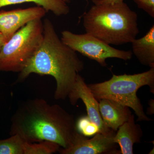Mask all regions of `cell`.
I'll list each match as a JSON object with an SVG mask.
<instances>
[{"label": "cell", "mask_w": 154, "mask_h": 154, "mask_svg": "<svg viewBox=\"0 0 154 154\" xmlns=\"http://www.w3.org/2000/svg\"><path fill=\"white\" fill-rule=\"evenodd\" d=\"M68 97L72 105H75L79 99L83 101L85 105L88 117L98 127L99 133L108 135L115 134V131L107 127L103 122L99 111L98 100L79 74L77 75L74 86Z\"/></svg>", "instance_id": "8"}, {"label": "cell", "mask_w": 154, "mask_h": 154, "mask_svg": "<svg viewBox=\"0 0 154 154\" xmlns=\"http://www.w3.org/2000/svg\"><path fill=\"white\" fill-rule=\"evenodd\" d=\"M133 54L142 64L154 67V25L141 38L131 42Z\"/></svg>", "instance_id": "12"}, {"label": "cell", "mask_w": 154, "mask_h": 154, "mask_svg": "<svg viewBox=\"0 0 154 154\" xmlns=\"http://www.w3.org/2000/svg\"><path fill=\"white\" fill-rule=\"evenodd\" d=\"M62 1L64 2L67 3L69 2L70 0H62ZM87 1H88V0H87Z\"/></svg>", "instance_id": "21"}, {"label": "cell", "mask_w": 154, "mask_h": 154, "mask_svg": "<svg viewBox=\"0 0 154 154\" xmlns=\"http://www.w3.org/2000/svg\"><path fill=\"white\" fill-rule=\"evenodd\" d=\"M27 2L35 3L46 12L51 11L58 17L67 15L70 12L69 6L62 0H0V8Z\"/></svg>", "instance_id": "13"}, {"label": "cell", "mask_w": 154, "mask_h": 154, "mask_svg": "<svg viewBox=\"0 0 154 154\" xmlns=\"http://www.w3.org/2000/svg\"><path fill=\"white\" fill-rule=\"evenodd\" d=\"M76 131L85 137L92 136L99 133L98 127L91 121L88 116L80 117L75 122Z\"/></svg>", "instance_id": "16"}, {"label": "cell", "mask_w": 154, "mask_h": 154, "mask_svg": "<svg viewBox=\"0 0 154 154\" xmlns=\"http://www.w3.org/2000/svg\"><path fill=\"white\" fill-rule=\"evenodd\" d=\"M87 85L97 100L110 99L132 108L137 116V121L152 120L144 113L137 93L143 86H148L151 92L154 94V67L134 75L113 74L108 81Z\"/></svg>", "instance_id": "4"}, {"label": "cell", "mask_w": 154, "mask_h": 154, "mask_svg": "<svg viewBox=\"0 0 154 154\" xmlns=\"http://www.w3.org/2000/svg\"><path fill=\"white\" fill-rule=\"evenodd\" d=\"M83 20L86 33L109 45L131 43L139 33L137 14L124 2L94 4Z\"/></svg>", "instance_id": "3"}, {"label": "cell", "mask_w": 154, "mask_h": 154, "mask_svg": "<svg viewBox=\"0 0 154 154\" xmlns=\"http://www.w3.org/2000/svg\"><path fill=\"white\" fill-rule=\"evenodd\" d=\"M26 141L18 134L0 140V154H24Z\"/></svg>", "instance_id": "14"}, {"label": "cell", "mask_w": 154, "mask_h": 154, "mask_svg": "<svg viewBox=\"0 0 154 154\" xmlns=\"http://www.w3.org/2000/svg\"><path fill=\"white\" fill-rule=\"evenodd\" d=\"M115 134L108 135L98 133L91 139L76 133L71 145L66 149H60L61 154H120L116 149L117 144L113 140Z\"/></svg>", "instance_id": "7"}, {"label": "cell", "mask_w": 154, "mask_h": 154, "mask_svg": "<svg viewBox=\"0 0 154 154\" xmlns=\"http://www.w3.org/2000/svg\"><path fill=\"white\" fill-rule=\"evenodd\" d=\"M6 42H7V41H6L5 37L3 36L2 33H0V51H1L3 45L5 44Z\"/></svg>", "instance_id": "20"}, {"label": "cell", "mask_w": 154, "mask_h": 154, "mask_svg": "<svg viewBox=\"0 0 154 154\" xmlns=\"http://www.w3.org/2000/svg\"><path fill=\"white\" fill-rule=\"evenodd\" d=\"M61 39L75 52L96 61L102 66H107L106 60L109 58L128 60L132 57L133 53L131 51L116 49L88 33L75 34L69 30H64L62 32Z\"/></svg>", "instance_id": "6"}, {"label": "cell", "mask_w": 154, "mask_h": 154, "mask_svg": "<svg viewBox=\"0 0 154 154\" xmlns=\"http://www.w3.org/2000/svg\"><path fill=\"white\" fill-rule=\"evenodd\" d=\"M11 122V135H19L29 143L49 141L63 149L71 145L77 131L73 115L38 98L22 102Z\"/></svg>", "instance_id": "1"}, {"label": "cell", "mask_w": 154, "mask_h": 154, "mask_svg": "<svg viewBox=\"0 0 154 154\" xmlns=\"http://www.w3.org/2000/svg\"><path fill=\"white\" fill-rule=\"evenodd\" d=\"M95 5L97 4H113L124 2V0H92Z\"/></svg>", "instance_id": "18"}, {"label": "cell", "mask_w": 154, "mask_h": 154, "mask_svg": "<svg viewBox=\"0 0 154 154\" xmlns=\"http://www.w3.org/2000/svg\"><path fill=\"white\" fill-rule=\"evenodd\" d=\"M139 8L145 11L154 18V0H133Z\"/></svg>", "instance_id": "17"}, {"label": "cell", "mask_w": 154, "mask_h": 154, "mask_svg": "<svg viewBox=\"0 0 154 154\" xmlns=\"http://www.w3.org/2000/svg\"><path fill=\"white\" fill-rule=\"evenodd\" d=\"M42 19L28 22L16 32L0 51V71L23 69L41 44L43 36Z\"/></svg>", "instance_id": "5"}, {"label": "cell", "mask_w": 154, "mask_h": 154, "mask_svg": "<svg viewBox=\"0 0 154 154\" xmlns=\"http://www.w3.org/2000/svg\"><path fill=\"white\" fill-rule=\"evenodd\" d=\"M46 11L37 6L26 9L0 11V33L8 41L23 26L33 20L42 19Z\"/></svg>", "instance_id": "9"}, {"label": "cell", "mask_w": 154, "mask_h": 154, "mask_svg": "<svg viewBox=\"0 0 154 154\" xmlns=\"http://www.w3.org/2000/svg\"><path fill=\"white\" fill-rule=\"evenodd\" d=\"M149 107L148 108L147 113L150 115H152L154 114V102L153 99H151L149 101Z\"/></svg>", "instance_id": "19"}, {"label": "cell", "mask_w": 154, "mask_h": 154, "mask_svg": "<svg viewBox=\"0 0 154 154\" xmlns=\"http://www.w3.org/2000/svg\"><path fill=\"white\" fill-rule=\"evenodd\" d=\"M43 25L41 44L19 72L17 82L24 81L31 74L51 76L56 82L54 98L64 100L71 92L85 64L76 52L59 38L50 19H45Z\"/></svg>", "instance_id": "2"}, {"label": "cell", "mask_w": 154, "mask_h": 154, "mask_svg": "<svg viewBox=\"0 0 154 154\" xmlns=\"http://www.w3.org/2000/svg\"><path fill=\"white\" fill-rule=\"evenodd\" d=\"M99 109L105 125L113 131L129 119L132 114L129 107L108 99L99 100Z\"/></svg>", "instance_id": "10"}, {"label": "cell", "mask_w": 154, "mask_h": 154, "mask_svg": "<svg viewBox=\"0 0 154 154\" xmlns=\"http://www.w3.org/2000/svg\"><path fill=\"white\" fill-rule=\"evenodd\" d=\"M142 136V130L140 125L136 124L132 114L128 120L119 128L113 140L120 146V154H133L134 145L140 143Z\"/></svg>", "instance_id": "11"}, {"label": "cell", "mask_w": 154, "mask_h": 154, "mask_svg": "<svg viewBox=\"0 0 154 154\" xmlns=\"http://www.w3.org/2000/svg\"><path fill=\"white\" fill-rule=\"evenodd\" d=\"M60 146L49 141H42L36 143L26 141L24 154H51L58 152Z\"/></svg>", "instance_id": "15"}]
</instances>
